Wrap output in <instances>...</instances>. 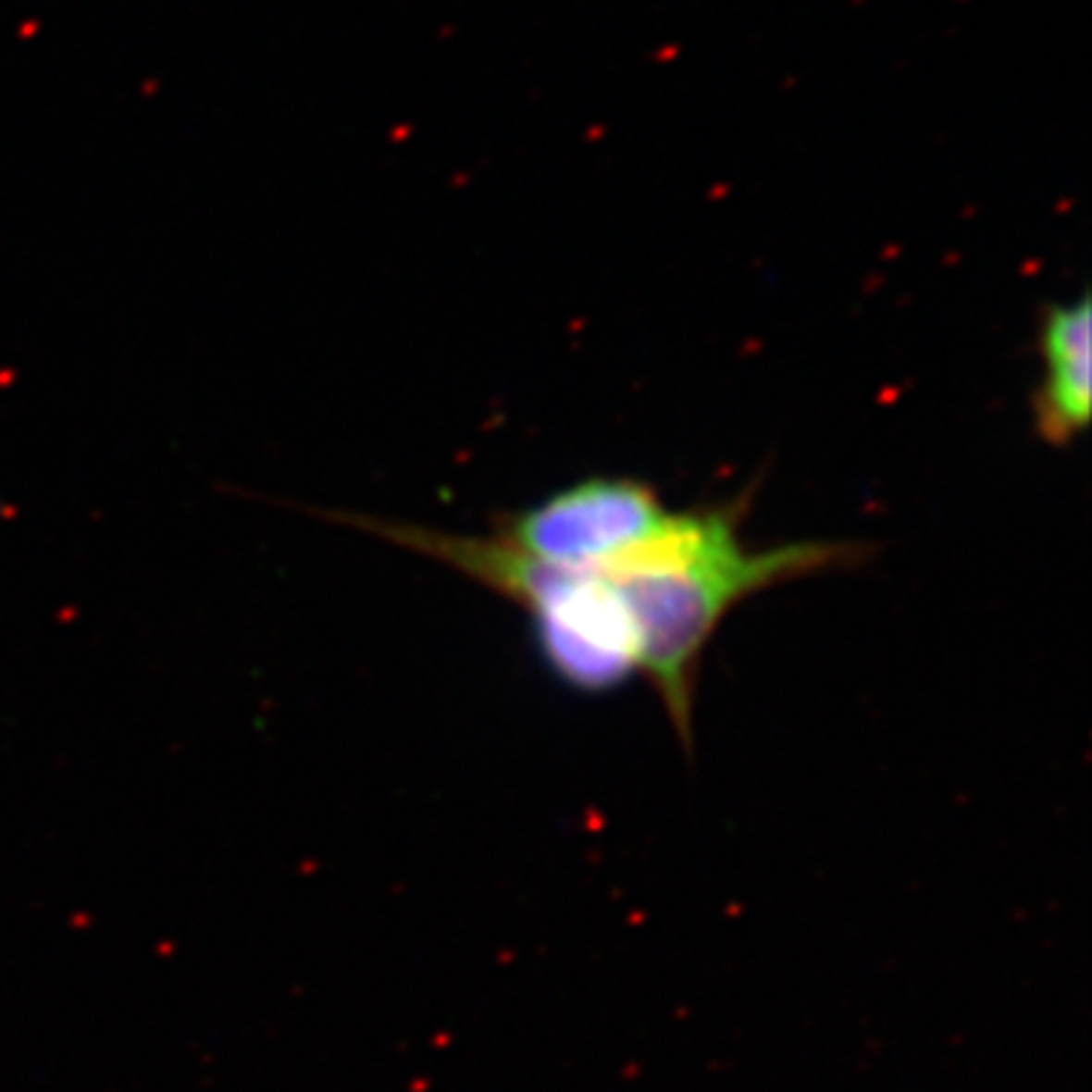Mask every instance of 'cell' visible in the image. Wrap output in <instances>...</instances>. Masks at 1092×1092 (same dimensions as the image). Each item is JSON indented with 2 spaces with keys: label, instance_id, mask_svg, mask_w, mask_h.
<instances>
[{
  "label": "cell",
  "instance_id": "obj_1",
  "mask_svg": "<svg viewBox=\"0 0 1092 1092\" xmlns=\"http://www.w3.org/2000/svg\"><path fill=\"white\" fill-rule=\"evenodd\" d=\"M756 489L716 504L689 507L655 555L628 574H604L616 583L638 628L640 674L652 683L683 744H692L698 671L710 638L740 601L804 577L844 571L868 562L871 543L801 540L768 550L740 543Z\"/></svg>",
  "mask_w": 1092,
  "mask_h": 1092
},
{
  "label": "cell",
  "instance_id": "obj_2",
  "mask_svg": "<svg viewBox=\"0 0 1092 1092\" xmlns=\"http://www.w3.org/2000/svg\"><path fill=\"white\" fill-rule=\"evenodd\" d=\"M322 516L450 565L458 574L513 601L531 616L534 643L543 662L577 692H607L640 674L635 619L616 583L604 574L552 567L501 540L498 534L477 538L346 510H322Z\"/></svg>",
  "mask_w": 1092,
  "mask_h": 1092
},
{
  "label": "cell",
  "instance_id": "obj_3",
  "mask_svg": "<svg viewBox=\"0 0 1092 1092\" xmlns=\"http://www.w3.org/2000/svg\"><path fill=\"white\" fill-rule=\"evenodd\" d=\"M671 519L659 491L635 477H589L531 507L495 516V534L540 562L607 571Z\"/></svg>",
  "mask_w": 1092,
  "mask_h": 1092
},
{
  "label": "cell",
  "instance_id": "obj_4",
  "mask_svg": "<svg viewBox=\"0 0 1092 1092\" xmlns=\"http://www.w3.org/2000/svg\"><path fill=\"white\" fill-rule=\"evenodd\" d=\"M1089 294L1074 304H1047L1037 319L1041 379L1032 391L1035 434L1047 446H1072L1089 425L1092 355Z\"/></svg>",
  "mask_w": 1092,
  "mask_h": 1092
}]
</instances>
